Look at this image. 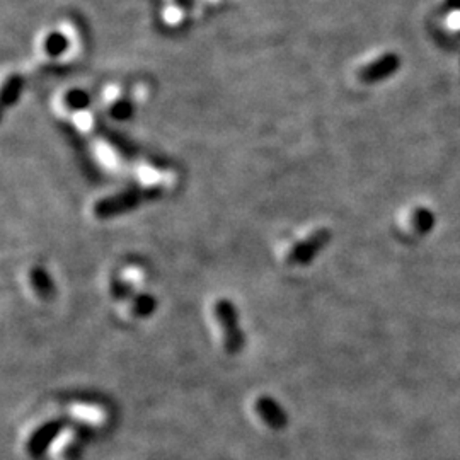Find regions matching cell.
<instances>
[{
	"instance_id": "cell-1",
	"label": "cell",
	"mask_w": 460,
	"mask_h": 460,
	"mask_svg": "<svg viewBox=\"0 0 460 460\" xmlns=\"http://www.w3.org/2000/svg\"><path fill=\"white\" fill-rule=\"evenodd\" d=\"M164 190L160 186H133L128 190H123L120 193L111 194L99 199L94 205V217L99 220H109L120 215L130 213L132 210L140 208L141 205L151 201H157L162 198Z\"/></svg>"
},
{
	"instance_id": "cell-2",
	"label": "cell",
	"mask_w": 460,
	"mask_h": 460,
	"mask_svg": "<svg viewBox=\"0 0 460 460\" xmlns=\"http://www.w3.org/2000/svg\"><path fill=\"white\" fill-rule=\"evenodd\" d=\"M213 314L224 331V346L229 355H237L244 348V335L239 325V312L233 302L220 298L215 302Z\"/></svg>"
},
{
	"instance_id": "cell-3",
	"label": "cell",
	"mask_w": 460,
	"mask_h": 460,
	"mask_svg": "<svg viewBox=\"0 0 460 460\" xmlns=\"http://www.w3.org/2000/svg\"><path fill=\"white\" fill-rule=\"evenodd\" d=\"M329 243H331V230H316V232H312L309 237H305L304 240H300L290 249L286 261H289V264L305 266V264L312 263Z\"/></svg>"
},
{
	"instance_id": "cell-4",
	"label": "cell",
	"mask_w": 460,
	"mask_h": 460,
	"mask_svg": "<svg viewBox=\"0 0 460 460\" xmlns=\"http://www.w3.org/2000/svg\"><path fill=\"white\" fill-rule=\"evenodd\" d=\"M399 60L394 55H383L381 59H377L374 63H368L360 70V79L367 84L378 82V80L385 79L392 74L397 68Z\"/></svg>"
},
{
	"instance_id": "cell-5",
	"label": "cell",
	"mask_w": 460,
	"mask_h": 460,
	"mask_svg": "<svg viewBox=\"0 0 460 460\" xmlns=\"http://www.w3.org/2000/svg\"><path fill=\"white\" fill-rule=\"evenodd\" d=\"M256 411L261 416V420L266 424H270L271 428H282L285 427L286 416L283 413L282 406L275 401L273 397L263 396L256 401Z\"/></svg>"
},
{
	"instance_id": "cell-6",
	"label": "cell",
	"mask_w": 460,
	"mask_h": 460,
	"mask_svg": "<svg viewBox=\"0 0 460 460\" xmlns=\"http://www.w3.org/2000/svg\"><path fill=\"white\" fill-rule=\"evenodd\" d=\"M29 279L31 286H33V290L36 291V295L41 300H52V298L55 297L56 286L55 283H53L52 276H49V273L43 266H34L33 270L29 271Z\"/></svg>"
},
{
	"instance_id": "cell-7",
	"label": "cell",
	"mask_w": 460,
	"mask_h": 460,
	"mask_svg": "<svg viewBox=\"0 0 460 460\" xmlns=\"http://www.w3.org/2000/svg\"><path fill=\"white\" fill-rule=\"evenodd\" d=\"M63 428V421H49L45 427H41L31 438V448L33 450H41L46 445L52 442V438H55L60 433V429Z\"/></svg>"
},
{
	"instance_id": "cell-8",
	"label": "cell",
	"mask_w": 460,
	"mask_h": 460,
	"mask_svg": "<svg viewBox=\"0 0 460 460\" xmlns=\"http://www.w3.org/2000/svg\"><path fill=\"white\" fill-rule=\"evenodd\" d=\"M157 310V298L151 293H138L133 297L132 312L137 317H148Z\"/></svg>"
},
{
	"instance_id": "cell-9",
	"label": "cell",
	"mask_w": 460,
	"mask_h": 460,
	"mask_svg": "<svg viewBox=\"0 0 460 460\" xmlns=\"http://www.w3.org/2000/svg\"><path fill=\"white\" fill-rule=\"evenodd\" d=\"M24 89V82H22L21 77L13 75L9 80L6 82L2 91V105L3 107L14 106L17 102V99L21 98V92Z\"/></svg>"
},
{
	"instance_id": "cell-10",
	"label": "cell",
	"mask_w": 460,
	"mask_h": 460,
	"mask_svg": "<svg viewBox=\"0 0 460 460\" xmlns=\"http://www.w3.org/2000/svg\"><path fill=\"white\" fill-rule=\"evenodd\" d=\"M65 105H67L70 109H86L89 106V95L82 91H72L68 92L67 98H65Z\"/></svg>"
},
{
	"instance_id": "cell-11",
	"label": "cell",
	"mask_w": 460,
	"mask_h": 460,
	"mask_svg": "<svg viewBox=\"0 0 460 460\" xmlns=\"http://www.w3.org/2000/svg\"><path fill=\"white\" fill-rule=\"evenodd\" d=\"M111 114H113V118H116V120H128L133 114L132 102L126 101V99L116 101V105L111 106Z\"/></svg>"
},
{
	"instance_id": "cell-12",
	"label": "cell",
	"mask_w": 460,
	"mask_h": 460,
	"mask_svg": "<svg viewBox=\"0 0 460 460\" xmlns=\"http://www.w3.org/2000/svg\"><path fill=\"white\" fill-rule=\"evenodd\" d=\"M111 291H113V297L118 300H126V298L133 297V290L128 283L120 282V279H114L113 285H111Z\"/></svg>"
}]
</instances>
